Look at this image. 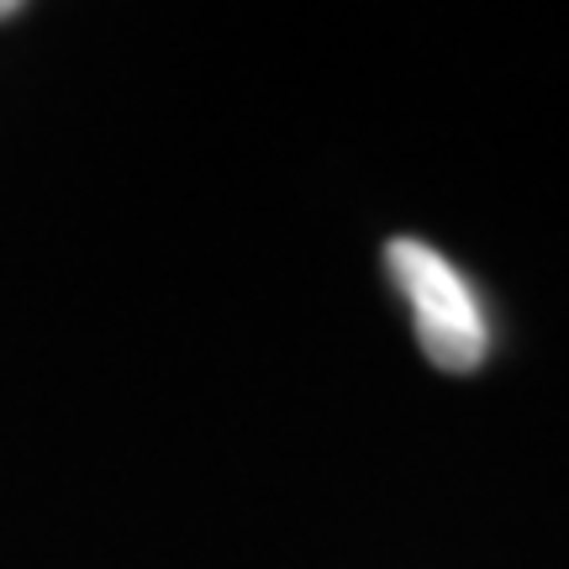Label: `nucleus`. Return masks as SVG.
Instances as JSON below:
<instances>
[{
	"label": "nucleus",
	"instance_id": "nucleus-2",
	"mask_svg": "<svg viewBox=\"0 0 569 569\" xmlns=\"http://www.w3.org/2000/svg\"><path fill=\"white\" fill-rule=\"evenodd\" d=\"M11 17H21V6L17 0H0V21H11Z\"/></svg>",
	"mask_w": 569,
	"mask_h": 569
},
{
	"label": "nucleus",
	"instance_id": "nucleus-1",
	"mask_svg": "<svg viewBox=\"0 0 569 569\" xmlns=\"http://www.w3.org/2000/svg\"><path fill=\"white\" fill-rule=\"evenodd\" d=\"M386 269L396 296L411 306V327H417L427 365L443 369V375H475L486 365L490 322L475 284L465 280V269L411 232L386 243Z\"/></svg>",
	"mask_w": 569,
	"mask_h": 569
}]
</instances>
